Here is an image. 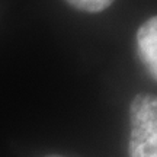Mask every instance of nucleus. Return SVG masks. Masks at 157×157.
Wrapping results in <instances>:
<instances>
[{
	"label": "nucleus",
	"instance_id": "f257e3e1",
	"mask_svg": "<svg viewBox=\"0 0 157 157\" xmlns=\"http://www.w3.org/2000/svg\"><path fill=\"white\" fill-rule=\"evenodd\" d=\"M129 157H157V96L140 93L129 105Z\"/></svg>",
	"mask_w": 157,
	"mask_h": 157
},
{
	"label": "nucleus",
	"instance_id": "f03ea898",
	"mask_svg": "<svg viewBox=\"0 0 157 157\" xmlns=\"http://www.w3.org/2000/svg\"><path fill=\"white\" fill-rule=\"evenodd\" d=\"M137 54L147 73L157 82V15L141 25L137 35Z\"/></svg>",
	"mask_w": 157,
	"mask_h": 157
},
{
	"label": "nucleus",
	"instance_id": "7ed1b4c3",
	"mask_svg": "<svg viewBox=\"0 0 157 157\" xmlns=\"http://www.w3.org/2000/svg\"><path fill=\"white\" fill-rule=\"evenodd\" d=\"M74 9L87 13H99L108 9L115 0H66Z\"/></svg>",
	"mask_w": 157,
	"mask_h": 157
},
{
	"label": "nucleus",
	"instance_id": "20e7f679",
	"mask_svg": "<svg viewBox=\"0 0 157 157\" xmlns=\"http://www.w3.org/2000/svg\"><path fill=\"white\" fill-rule=\"evenodd\" d=\"M45 157H64V156H58V154H50V156H45Z\"/></svg>",
	"mask_w": 157,
	"mask_h": 157
}]
</instances>
